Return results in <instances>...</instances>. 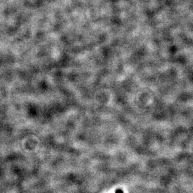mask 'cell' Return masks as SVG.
<instances>
[{"mask_svg":"<svg viewBox=\"0 0 193 193\" xmlns=\"http://www.w3.org/2000/svg\"><path fill=\"white\" fill-rule=\"evenodd\" d=\"M116 193H123V191H122L121 190H120V189H118V190H117V191H116Z\"/></svg>","mask_w":193,"mask_h":193,"instance_id":"1","label":"cell"}]
</instances>
